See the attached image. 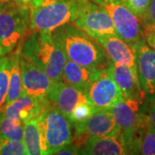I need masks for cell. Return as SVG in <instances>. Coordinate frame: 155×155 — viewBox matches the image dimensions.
Instances as JSON below:
<instances>
[{
  "label": "cell",
  "mask_w": 155,
  "mask_h": 155,
  "mask_svg": "<svg viewBox=\"0 0 155 155\" xmlns=\"http://www.w3.org/2000/svg\"><path fill=\"white\" fill-rule=\"evenodd\" d=\"M20 62L23 93L45 102H49L50 94L59 81L51 78L43 70L22 58V55Z\"/></svg>",
  "instance_id": "10"
},
{
  "label": "cell",
  "mask_w": 155,
  "mask_h": 155,
  "mask_svg": "<svg viewBox=\"0 0 155 155\" xmlns=\"http://www.w3.org/2000/svg\"><path fill=\"white\" fill-rule=\"evenodd\" d=\"M144 38L150 48L155 51V25L146 23L143 28Z\"/></svg>",
  "instance_id": "28"
},
{
  "label": "cell",
  "mask_w": 155,
  "mask_h": 155,
  "mask_svg": "<svg viewBox=\"0 0 155 155\" xmlns=\"http://www.w3.org/2000/svg\"><path fill=\"white\" fill-rule=\"evenodd\" d=\"M83 0H42L29 10L31 32H53L64 24L73 22Z\"/></svg>",
  "instance_id": "3"
},
{
  "label": "cell",
  "mask_w": 155,
  "mask_h": 155,
  "mask_svg": "<svg viewBox=\"0 0 155 155\" xmlns=\"http://www.w3.org/2000/svg\"><path fill=\"white\" fill-rule=\"evenodd\" d=\"M144 19H146L147 23L155 25V0H151Z\"/></svg>",
  "instance_id": "30"
},
{
  "label": "cell",
  "mask_w": 155,
  "mask_h": 155,
  "mask_svg": "<svg viewBox=\"0 0 155 155\" xmlns=\"http://www.w3.org/2000/svg\"><path fill=\"white\" fill-rule=\"evenodd\" d=\"M95 110H96L89 103L80 104L72 110L68 118L72 124H75L87 119Z\"/></svg>",
  "instance_id": "25"
},
{
  "label": "cell",
  "mask_w": 155,
  "mask_h": 155,
  "mask_svg": "<svg viewBox=\"0 0 155 155\" xmlns=\"http://www.w3.org/2000/svg\"><path fill=\"white\" fill-rule=\"evenodd\" d=\"M29 29V9L12 0L0 5V47L4 55L16 50Z\"/></svg>",
  "instance_id": "4"
},
{
  "label": "cell",
  "mask_w": 155,
  "mask_h": 155,
  "mask_svg": "<svg viewBox=\"0 0 155 155\" xmlns=\"http://www.w3.org/2000/svg\"><path fill=\"white\" fill-rule=\"evenodd\" d=\"M49 104V102L22 93L18 99L5 106L2 112L5 116L24 122L40 116Z\"/></svg>",
  "instance_id": "17"
},
{
  "label": "cell",
  "mask_w": 155,
  "mask_h": 155,
  "mask_svg": "<svg viewBox=\"0 0 155 155\" xmlns=\"http://www.w3.org/2000/svg\"><path fill=\"white\" fill-rule=\"evenodd\" d=\"M89 103L95 110H110L124 99L122 91L112 77L110 66L103 69L85 90Z\"/></svg>",
  "instance_id": "9"
},
{
  "label": "cell",
  "mask_w": 155,
  "mask_h": 155,
  "mask_svg": "<svg viewBox=\"0 0 155 155\" xmlns=\"http://www.w3.org/2000/svg\"><path fill=\"white\" fill-rule=\"evenodd\" d=\"M48 100L52 105L67 117L78 104L89 103L88 97L84 89L63 81L56 84Z\"/></svg>",
  "instance_id": "13"
},
{
  "label": "cell",
  "mask_w": 155,
  "mask_h": 155,
  "mask_svg": "<svg viewBox=\"0 0 155 155\" xmlns=\"http://www.w3.org/2000/svg\"><path fill=\"white\" fill-rule=\"evenodd\" d=\"M74 129L75 139L83 146L90 138L121 134L110 110H96L84 121L75 123Z\"/></svg>",
  "instance_id": "8"
},
{
  "label": "cell",
  "mask_w": 155,
  "mask_h": 155,
  "mask_svg": "<svg viewBox=\"0 0 155 155\" xmlns=\"http://www.w3.org/2000/svg\"><path fill=\"white\" fill-rule=\"evenodd\" d=\"M12 1L15 2L17 5H19L27 7L30 10L32 7L37 5L39 3H41L42 0H12Z\"/></svg>",
  "instance_id": "31"
},
{
  "label": "cell",
  "mask_w": 155,
  "mask_h": 155,
  "mask_svg": "<svg viewBox=\"0 0 155 155\" xmlns=\"http://www.w3.org/2000/svg\"><path fill=\"white\" fill-rule=\"evenodd\" d=\"M11 66V56H2L0 58V112L4 110L6 106V98L10 83Z\"/></svg>",
  "instance_id": "23"
},
{
  "label": "cell",
  "mask_w": 155,
  "mask_h": 155,
  "mask_svg": "<svg viewBox=\"0 0 155 155\" xmlns=\"http://www.w3.org/2000/svg\"><path fill=\"white\" fill-rule=\"evenodd\" d=\"M37 117L23 122V143L28 155L47 154L44 140Z\"/></svg>",
  "instance_id": "19"
},
{
  "label": "cell",
  "mask_w": 155,
  "mask_h": 155,
  "mask_svg": "<svg viewBox=\"0 0 155 155\" xmlns=\"http://www.w3.org/2000/svg\"><path fill=\"white\" fill-rule=\"evenodd\" d=\"M152 104L144 117H141L140 127H155V98L152 100Z\"/></svg>",
  "instance_id": "27"
},
{
  "label": "cell",
  "mask_w": 155,
  "mask_h": 155,
  "mask_svg": "<svg viewBox=\"0 0 155 155\" xmlns=\"http://www.w3.org/2000/svg\"><path fill=\"white\" fill-rule=\"evenodd\" d=\"M20 48L22 58L43 70L54 80L61 81L67 59L52 32H31Z\"/></svg>",
  "instance_id": "2"
},
{
  "label": "cell",
  "mask_w": 155,
  "mask_h": 155,
  "mask_svg": "<svg viewBox=\"0 0 155 155\" xmlns=\"http://www.w3.org/2000/svg\"><path fill=\"white\" fill-rule=\"evenodd\" d=\"M127 8L140 18L143 19L151 0H121Z\"/></svg>",
  "instance_id": "26"
},
{
  "label": "cell",
  "mask_w": 155,
  "mask_h": 155,
  "mask_svg": "<svg viewBox=\"0 0 155 155\" xmlns=\"http://www.w3.org/2000/svg\"><path fill=\"white\" fill-rule=\"evenodd\" d=\"M143 130L134 135L130 144V154L155 155V127H142Z\"/></svg>",
  "instance_id": "21"
},
{
  "label": "cell",
  "mask_w": 155,
  "mask_h": 155,
  "mask_svg": "<svg viewBox=\"0 0 155 155\" xmlns=\"http://www.w3.org/2000/svg\"><path fill=\"white\" fill-rule=\"evenodd\" d=\"M140 104L136 99L124 98L110 109L121 134L129 145V148L131 141L141 125V115L140 114Z\"/></svg>",
  "instance_id": "11"
},
{
  "label": "cell",
  "mask_w": 155,
  "mask_h": 155,
  "mask_svg": "<svg viewBox=\"0 0 155 155\" xmlns=\"http://www.w3.org/2000/svg\"><path fill=\"white\" fill-rule=\"evenodd\" d=\"M136 58V70L145 97L155 98V51L145 39L133 48Z\"/></svg>",
  "instance_id": "12"
},
{
  "label": "cell",
  "mask_w": 155,
  "mask_h": 155,
  "mask_svg": "<svg viewBox=\"0 0 155 155\" xmlns=\"http://www.w3.org/2000/svg\"><path fill=\"white\" fill-rule=\"evenodd\" d=\"M55 154L58 155H74V154H80V148H78L77 146L70 143L62 148L58 150L56 152Z\"/></svg>",
  "instance_id": "29"
},
{
  "label": "cell",
  "mask_w": 155,
  "mask_h": 155,
  "mask_svg": "<svg viewBox=\"0 0 155 155\" xmlns=\"http://www.w3.org/2000/svg\"><path fill=\"white\" fill-rule=\"evenodd\" d=\"M9 90L6 98V106L18 99L23 93L22 69H21V48L20 45L12 52Z\"/></svg>",
  "instance_id": "20"
},
{
  "label": "cell",
  "mask_w": 155,
  "mask_h": 155,
  "mask_svg": "<svg viewBox=\"0 0 155 155\" xmlns=\"http://www.w3.org/2000/svg\"><path fill=\"white\" fill-rule=\"evenodd\" d=\"M96 3H97L98 5H101L102 3H104V2H106V1H110V0H94Z\"/></svg>",
  "instance_id": "32"
},
{
  "label": "cell",
  "mask_w": 155,
  "mask_h": 155,
  "mask_svg": "<svg viewBox=\"0 0 155 155\" xmlns=\"http://www.w3.org/2000/svg\"><path fill=\"white\" fill-rule=\"evenodd\" d=\"M110 69L124 98L136 99L141 103L145 98V93L140 83L136 68L125 64L111 63Z\"/></svg>",
  "instance_id": "14"
},
{
  "label": "cell",
  "mask_w": 155,
  "mask_h": 155,
  "mask_svg": "<svg viewBox=\"0 0 155 155\" xmlns=\"http://www.w3.org/2000/svg\"><path fill=\"white\" fill-rule=\"evenodd\" d=\"M104 50L112 63L125 64L136 68L134 48L117 35H104L93 38Z\"/></svg>",
  "instance_id": "16"
},
{
  "label": "cell",
  "mask_w": 155,
  "mask_h": 155,
  "mask_svg": "<svg viewBox=\"0 0 155 155\" xmlns=\"http://www.w3.org/2000/svg\"><path fill=\"white\" fill-rule=\"evenodd\" d=\"M37 119L44 139L47 154H55L58 150L72 143V122L51 104Z\"/></svg>",
  "instance_id": "5"
},
{
  "label": "cell",
  "mask_w": 155,
  "mask_h": 155,
  "mask_svg": "<svg viewBox=\"0 0 155 155\" xmlns=\"http://www.w3.org/2000/svg\"><path fill=\"white\" fill-rule=\"evenodd\" d=\"M2 56H5V55H4V53H3V51H2V48H1V47H0V58H1Z\"/></svg>",
  "instance_id": "34"
},
{
  "label": "cell",
  "mask_w": 155,
  "mask_h": 155,
  "mask_svg": "<svg viewBox=\"0 0 155 155\" xmlns=\"http://www.w3.org/2000/svg\"><path fill=\"white\" fill-rule=\"evenodd\" d=\"M53 36L63 50L68 61L87 67L107 68L106 54L94 39L78 28L67 23L53 32Z\"/></svg>",
  "instance_id": "1"
},
{
  "label": "cell",
  "mask_w": 155,
  "mask_h": 155,
  "mask_svg": "<svg viewBox=\"0 0 155 155\" xmlns=\"http://www.w3.org/2000/svg\"><path fill=\"white\" fill-rule=\"evenodd\" d=\"M80 154L125 155L130 154L127 141L122 134L90 138L80 149Z\"/></svg>",
  "instance_id": "15"
},
{
  "label": "cell",
  "mask_w": 155,
  "mask_h": 155,
  "mask_svg": "<svg viewBox=\"0 0 155 155\" xmlns=\"http://www.w3.org/2000/svg\"><path fill=\"white\" fill-rule=\"evenodd\" d=\"M23 122L0 112V137L23 141Z\"/></svg>",
  "instance_id": "22"
},
{
  "label": "cell",
  "mask_w": 155,
  "mask_h": 155,
  "mask_svg": "<svg viewBox=\"0 0 155 155\" xmlns=\"http://www.w3.org/2000/svg\"><path fill=\"white\" fill-rule=\"evenodd\" d=\"M102 70V68L84 67L67 60L63 70L61 81L78 86L85 91Z\"/></svg>",
  "instance_id": "18"
},
{
  "label": "cell",
  "mask_w": 155,
  "mask_h": 155,
  "mask_svg": "<svg viewBox=\"0 0 155 155\" xmlns=\"http://www.w3.org/2000/svg\"><path fill=\"white\" fill-rule=\"evenodd\" d=\"M27 154L23 141L0 137V155Z\"/></svg>",
  "instance_id": "24"
},
{
  "label": "cell",
  "mask_w": 155,
  "mask_h": 155,
  "mask_svg": "<svg viewBox=\"0 0 155 155\" xmlns=\"http://www.w3.org/2000/svg\"><path fill=\"white\" fill-rule=\"evenodd\" d=\"M11 0H0V5H3V4H5L7 2H9Z\"/></svg>",
  "instance_id": "33"
},
{
  "label": "cell",
  "mask_w": 155,
  "mask_h": 155,
  "mask_svg": "<svg viewBox=\"0 0 155 155\" xmlns=\"http://www.w3.org/2000/svg\"><path fill=\"white\" fill-rule=\"evenodd\" d=\"M91 38L117 35L112 17L104 6L83 0L77 17L72 22Z\"/></svg>",
  "instance_id": "7"
},
{
  "label": "cell",
  "mask_w": 155,
  "mask_h": 155,
  "mask_svg": "<svg viewBox=\"0 0 155 155\" xmlns=\"http://www.w3.org/2000/svg\"><path fill=\"white\" fill-rule=\"evenodd\" d=\"M112 17L116 35L134 48L144 38L140 21L121 0H110L102 3Z\"/></svg>",
  "instance_id": "6"
}]
</instances>
